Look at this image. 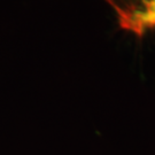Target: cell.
<instances>
[{"label": "cell", "instance_id": "cell-1", "mask_svg": "<svg viewBox=\"0 0 155 155\" xmlns=\"http://www.w3.org/2000/svg\"><path fill=\"white\" fill-rule=\"evenodd\" d=\"M118 27L132 32L138 38H143L148 31L155 30V0H145L143 7L120 21Z\"/></svg>", "mask_w": 155, "mask_h": 155}, {"label": "cell", "instance_id": "cell-2", "mask_svg": "<svg viewBox=\"0 0 155 155\" xmlns=\"http://www.w3.org/2000/svg\"><path fill=\"white\" fill-rule=\"evenodd\" d=\"M117 15V21H123L132 13L140 9L145 0H105Z\"/></svg>", "mask_w": 155, "mask_h": 155}]
</instances>
